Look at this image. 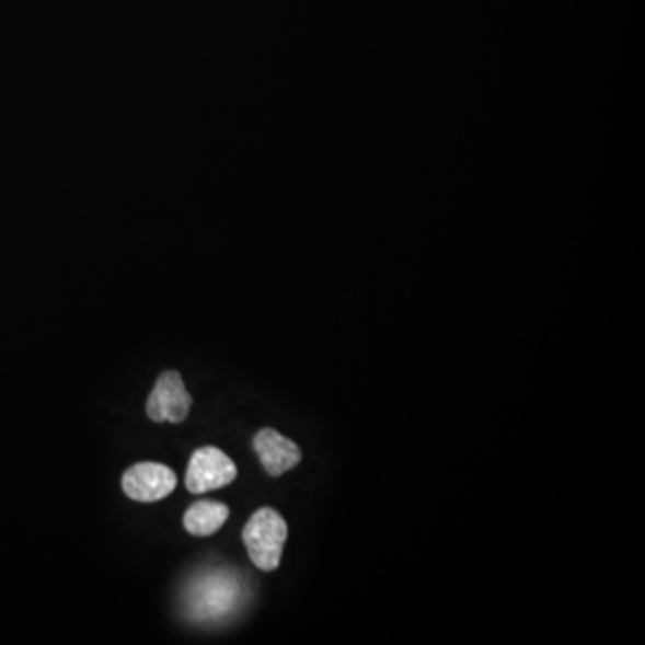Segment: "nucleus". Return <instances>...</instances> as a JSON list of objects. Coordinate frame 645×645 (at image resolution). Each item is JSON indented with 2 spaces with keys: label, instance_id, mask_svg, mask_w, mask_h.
Returning a JSON list of instances; mask_svg holds the SVG:
<instances>
[{
  "label": "nucleus",
  "instance_id": "obj_7",
  "mask_svg": "<svg viewBox=\"0 0 645 645\" xmlns=\"http://www.w3.org/2000/svg\"><path fill=\"white\" fill-rule=\"evenodd\" d=\"M230 517L227 504L216 500H197L185 511L183 526L193 537L207 538L216 534Z\"/></svg>",
  "mask_w": 645,
  "mask_h": 645
},
{
  "label": "nucleus",
  "instance_id": "obj_2",
  "mask_svg": "<svg viewBox=\"0 0 645 645\" xmlns=\"http://www.w3.org/2000/svg\"><path fill=\"white\" fill-rule=\"evenodd\" d=\"M237 477V467L227 453L216 447H203L193 453L188 461L185 486L194 495L214 492L232 484Z\"/></svg>",
  "mask_w": 645,
  "mask_h": 645
},
{
  "label": "nucleus",
  "instance_id": "obj_1",
  "mask_svg": "<svg viewBox=\"0 0 645 645\" xmlns=\"http://www.w3.org/2000/svg\"><path fill=\"white\" fill-rule=\"evenodd\" d=\"M242 540L256 568L264 572L276 571L280 567L281 552L287 540L286 520L276 509H258L242 529Z\"/></svg>",
  "mask_w": 645,
  "mask_h": 645
},
{
  "label": "nucleus",
  "instance_id": "obj_6",
  "mask_svg": "<svg viewBox=\"0 0 645 645\" xmlns=\"http://www.w3.org/2000/svg\"><path fill=\"white\" fill-rule=\"evenodd\" d=\"M237 590L230 577H222L221 574L203 577L194 588L193 597H188V602L193 599V613L197 619H212L221 617L232 608L235 601Z\"/></svg>",
  "mask_w": 645,
  "mask_h": 645
},
{
  "label": "nucleus",
  "instance_id": "obj_4",
  "mask_svg": "<svg viewBox=\"0 0 645 645\" xmlns=\"http://www.w3.org/2000/svg\"><path fill=\"white\" fill-rule=\"evenodd\" d=\"M173 470L160 463H137L123 473V489L137 503H157L176 489Z\"/></svg>",
  "mask_w": 645,
  "mask_h": 645
},
{
  "label": "nucleus",
  "instance_id": "obj_3",
  "mask_svg": "<svg viewBox=\"0 0 645 645\" xmlns=\"http://www.w3.org/2000/svg\"><path fill=\"white\" fill-rule=\"evenodd\" d=\"M191 405L193 396L183 384L182 375L177 371H165L158 377L157 384L149 394L146 413L154 424H182L191 413Z\"/></svg>",
  "mask_w": 645,
  "mask_h": 645
},
{
  "label": "nucleus",
  "instance_id": "obj_5",
  "mask_svg": "<svg viewBox=\"0 0 645 645\" xmlns=\"http://www.w3.org/2000/svg\"><path fill=\"white\" fill-rule=\"evenodd\" d=\"M253 449L272 477H280L301 461L300 447L275 429L258 430L253 438Z\"/></svg>",
  "mask_w": 645,
  "mask_h": 645
}]
</instances>
